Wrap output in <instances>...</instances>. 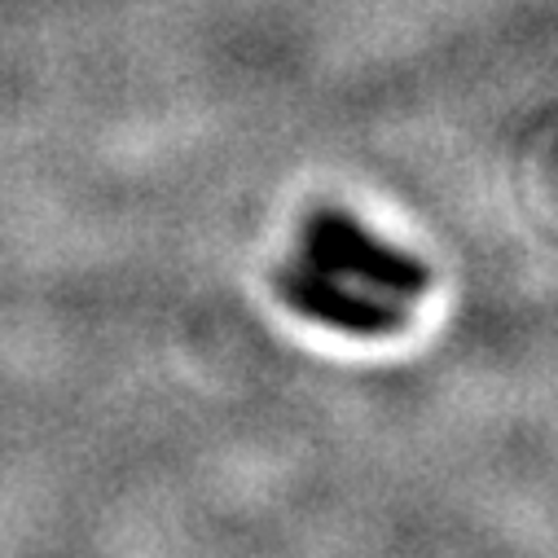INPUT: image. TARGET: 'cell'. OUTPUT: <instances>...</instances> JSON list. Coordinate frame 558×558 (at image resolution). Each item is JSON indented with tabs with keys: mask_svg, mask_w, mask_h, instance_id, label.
Masks as SVG:
<instances>
[{
	"mask_svg": "<svg viewBox=\"0 0 558 558\" xmlns=\"http://www.w3.org/2000/svg\"><path fill=\"white\" fill-rule=\"evenodd\" d=\"M300 259L335 272V277H356L365 287H378L387 295H423L432 291V268L423 259H413L387 242H378L365 225H356L343 211H313L304 225V246Z\"/></svg>",
	"mask_w": 558,
	"mask_h": 558,
	"instance_id": "cell-1",
	"label": "cell"
},
{
	"mask_svg": "<svg viewBox=\"0 0 558 558\" xmlns=\"http://www.w3.org/2000/svg\"><path fill=\"white\" fill-rule=\"evenodd\" d=\"M277 291H282V300L295 313H304L308 322H322V326L343 330V335L378 339V335H396L404 326V313L391 300L352 291V287H343V277L322 272V268H313L304 259L277 268Z\"/></svg>",
	"mask_w": 558,
	"mask_h": 558,
	"instance_id": "cell-2",
	"label": "cell"
}]
</instances>
